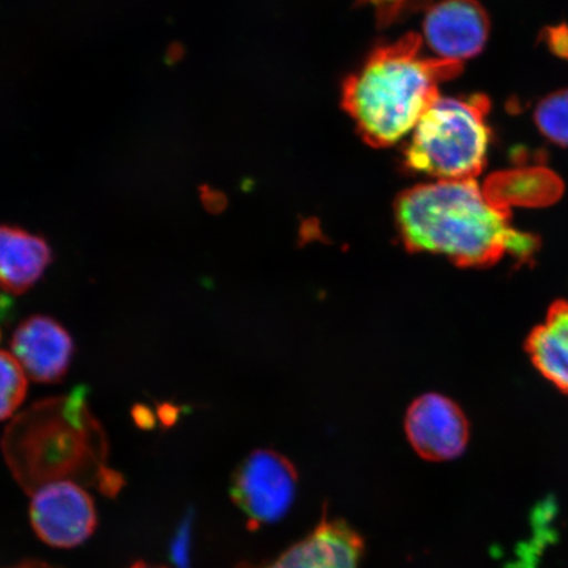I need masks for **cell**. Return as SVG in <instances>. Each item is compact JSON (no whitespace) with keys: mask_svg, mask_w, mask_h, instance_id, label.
<instances>
[{"mask_svg":"<svg viewBox=\"0 0 568 568\" xmlns=\"http://www.w3.org/2000/svg\"><path fill=\"white\" fill-rule=\"evenodd\" d=\"M0 338H2V332H0Z\"/></svg>","mask_w":568,"mask_h":568,"instance_id":"44dd1931","label":"cell"},{"mask_svg":"<svg viewBox=\"0 0 568 568\" xmlns=\"http://www.w3.org/2000/svg\"><path fill=\"white\" fill-rule=\"evenodd\" d=\"M178 416H180V408L173 406L172 403H163L159 407L160 420L166 428L175 424Z\"/></svg>","mask_w":568,"mask_h":568,"instance_id":"2e32d148","label":"cell"},{"mask_svg":"<svg viewBox=\"0 0 568 568\" xmlns=\"http://www.w3.org/2000/svg\"><path fill=\"white\" fill-rule=\"evenodd\" d=\"M406 432L418 456L433 462L459 457L470 435L464 412L456 403L437 394H426L412 404Z\"/></svg>","mask_w":568,"mask_h":568,"instance_id":"52a82bcc","label":"cell"},{"mask_svg":"<svg viewBox=\"0 0 568 568\" xmlns=\"http://www.w3.org/2000/svg\"><path fill=\"white\" fill-rule=\"evenodd\" d=\"M488 110L486 97H438L412 131L407 166L437 181L475 180L491 139Z\"/></svg>","mask_w":568,"mask_h":568,"instance_id":"3957f363","label":"cell"},{"mask_svg":"<svg viewBox=\"0 0 568 568\" xmlns=\"http://www.w3.org/2000/svg\"><path fill=\"white\" fill-rule=\"evenodd\" d=\"M11 349L31 379L55 383L69 371L74 344L67 329L54 318L32 316L24 320L13 333Z\"/></svg>","mask_w":568,"mask_h":568,"instance_id":"9c48e42d","label":"cell"},{"mask_svg":"<svg viewBox=\"0 0 568 568\" xmlns=\"http://www.w3.org/2000/svg\"><path fill=\"white\" fill-rule=\"evenodd\" d=\"M132 417L134 423L141 429H153L155 425V416L151 409L144 404H136L132 409Z\"/></svg>","mask_w":568,"mask_h":568,"instance_id":"9a60e30c","label":"cell"},{"mask_svg":"<svg viewBox=\"0 0 568 568\" xmlns=\"http://www.w3.org/2000/svg\"><path fill=\"white\" fill-rule=\"evenodd\" d=\"M396 223L409 251L442 254L460 266L485 267L504 255L528 261L538 241L515 231L475 180L436 181L397 199Z\"/></svg>","mask_w":568,"mask_h":568,"instance_id":"6da1fadb","label":"cell"},{"mask_svg":"<svg viewBox=\"0 0 568 568\" xmlns=\"http://www.w3.org/2000/svg\"><path fill=\"white\" fill-rule=\"evenodd\" d=\"M169 60L170 61H178L181 59V55L183 53L182 49H181V45H173L172 48H170V51H169Z\"/></svg>","mask_w":568,"mask_h":568,"instance_id":"ac0fdd59","label":"cell"},{"mask_svg":"<svg viewBox=\"0 0 568 568\" xmlns=\"http://www.w3.org/2000/svg\"><path fill=\"white\" fill-rule=\"evenodd\" d=\"M489 19L478 0H442L428 9L424 38L435 59L464 63L485 48Z\"/></svg>","mask_w":568,"mask_h":568,"instance_id":"8992f818","label":"cell"},{"mask_svg":"<svg viewBox=\"0 0 568 568\" xmlns=\"http://www.w3.org/2000/svg\"><path fill=\"white\" fill-rule=\"evenodd\" d=\"M535 120L546 139L554 144L568 146V89L544 98L537 105Z\"/></svg>","mask_w":568,"mask_h":568,"instance_id":"7c38bea8","label":"cell"},{"mask_svg":"<svg viewBox=\"0 0 568 568\" xmlns=\"http://www.w3.org/2000/svg\"><path fill=\"white\" fill-rule=\"evenodd\" d=\"M52 262L47 241L17 226L0 225V288L12 295L34 286Z\"/></svg>","mask_w":568,"mask_h":568,"instance_id":"30bf717a","label":"cell"},{"mask_svg":"<svg viewBox=\"0 0 568 568\" xmlns=\"http://www.w3.org/2000/svg\"><path fill=\"white\" fill-rule=\"evenodd\" d=\"M365 544L343 520L323 521L272 562L243 564L237 568H361Z\"/></svg>","mask_w":568,"mask_h":568,"instance_id":"ba28073f","label":"cell"},{"mask_svg":"<svg viewBox=\"0 0 568 568\" xmlns=\"http://www.w3.org/2000/svg\"><path fill=\"white\" fill-rule=\"evenodd\" d=\"M27 395V374L13 354L0 351V422L21 406Z\"/></svg>","mask_w":568,"mask_h":568,"instance_id":"4fadbf2b","label":"cell"},{"mask_svg":"<svg viewBox=\"0 0 568 568\" xmlns=\"http://www.w3.org/2000/svg\"><path fill=\"white\" fill-rule=\"evenodd\" d=\"M297 474L287 458L254 452L233 475L232 499L252 527L280 521L295 501Z\"/></svg>","mask_w":568,"mask_h":568,"instance_id":"277c9868","label":"cell"},{"mask_svg":"<svg viewBox=\"0 0 568 568\" xmlns=\"http://www.w3.org/2000/svg\"><path fill=\"white\" fill-rule=\"evenodd\" d=\"M372 6L382 26H390L416 11L428 9L430 0H359Z\"/></svg>","mask_w":568,"mask_h":568,"instance_id":"5bb4252c","label":"cell"},{"mask_svg":"<svg viewBox=\"0 0 568 568\" xmlns=\"http://www.w3.org/2000/svg\"><path fill=\"white\" fill-rule=\"evenodd\" d=\"M551 34H552L551 42H552L554 49H556V52L568 57V30H565V31L557 30L556 32H551Z\"/></svg>","mask_w":568,"mask_h":568,"instance_id":"e0dca14e","label":"cell"},{"mask_svg":"<svg viewBox=\"0 0 568 568\" xmlns=\"http://www.w3.org/2000/svg\"><path fill=\"white\" fill-rule=\"evenodd\" d=\"M13 568H52V567L41 565V564H26V565H21L19 567H13Z\"/></svg>","mask_w":568,"mask_h":568,"instance_id":"d6986e66","label":"cell"},{"mask_svg":"<svg viewBox=\"0 0 568 568\" xmlns=\"http://www.w3.org/2000/svg\"><path fill=\"white\" fill-rule=\"evenodd\" d=\"M416 33L376 48L347 78L343 105L362 138L375 148L407 136L435 103L438 88L460 73V63L426 57Z\"/></svg>","mask_w":568,"mask_h":568,"instance_id":"7a4b0ae2","label":"cell"},{"mask_svg":"<svg viewBox=\"0 0 568 568\" xmlns=\"http://www.w3.org/2000/svg\"><path fill=\"white\" fill-rule=\"evenodd\" d=\"M527 352L546 379L568 394V302L551 305L545 322L531 331Z\"/></svg>","mask_w":568,"mask_h":568,"instance_id":"8fae6325","label":"cell"},{"mask_svg":"<svg viewBox=\"0 0 568 568\" xmlns=\"http://www.w3.org/2000/svg\"><path fill=\"white\" fill-rule=\"evenodd\" d=\"M30 517L36 535L57 549L78 548L94 535L98 525L94 500L73 480L34 489Z\"/></svg>","mask_w":568,"mask_h":568,"instance_id":"5b68a950","label":"cell"},{"mask_svg":"<svg viewBox=\"0 0 568 568\" xmlns=\"http://www.w3.org/2000/svg\"><path fill=\"white\" fill-rule=\"evenodd\" d=\"M132 568H163V567H158V566H152V565L140 562V564L134 565Z\"/></svg>","mask_w":568,"mask_h":568,"instance_id":"ffe728a7","label":"cell"}]
</instances>
